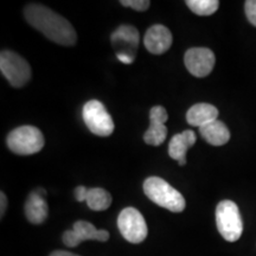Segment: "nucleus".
Instances as JSON below:
<instances>
[{
    "label": "nucleus",
    "mask_w": 256,
    "mask_h": 256,
    "mask_svg": "<svg viewBox=\"0 0 256 256\" xmlns=\"http://www.w3.org/2000/svg\"><path fill=\"white\" fill-rule=\"evenodd\" d=\"M28 23L44 34L54 43L72 46L76 43L78 34L70 22L49 8L40 4H31L24 10Z\"/></svg>",
    "instance_id": "obj_1"
},
{
    "label": "nucleus",
    "mask_w": 256,
    "mask_h": 256,
    "mask_svg": "<svg viewBox=\"0 0 256 256\" xmlns=\"http://www.w3.org/2000/svg\"><path fill=\"white\" fill-rule=\"evenodd\" d=\"M144 192L153 203L172 212H182L186 206L183 194L162 178H147L144 183Z\"/></svg>",
    "instance_id": "obj_2"
},
{
    "label": "nucleus",
    "mask_w": 256,
    "mask_h": 256,
    "mask_svg": "<svg viewBox=\"0 0 256 256\" xmlns=\"http://www.w3.org/2000/svg\"><path fill=\"white\" fill-rule=\"evenodd\" d=\"M6 142L8 148L16 154L30 156L42 151L46 140L37 127L20 126L8 134Z\"/></svg>",
    "instance_id": "obj_3"
},
{
    "label": "nucleus",
    "mask_w": 256,
    "mask_h": 256,
    "mask_svg": "<svg viewBox=\"0 0 256 256\" xmlns=\"http://www.w3.org/2000/svg\"><path fill=\"white\" fill-rule=\"evenodd\" d=\"M216 226L220 236L228 242H235L243 232V220L238 206L232 200H222L216 208Z\"/></svg>",
    "instance_id": "obj_4"
},
{
    "label": "nucleus",
    "mask_w": 256,
    "mask_h": 256,
    "mask_svg": "<svg viewBox=\"0 0 256 256\" xmlns=\"http://www.w3.org/2000/svg\"><path fill=\"white\" fill-rule=\"evenodd\" d=\"M82 116L86 126L95 136H110L114 132L113 119L98 100L88 101L82 110Z\"/></svg>",
    "instance_id": "obj_5"
},
{
    "label": "nucleus",
    "mask_w": 256,
    "mask_h": 256,
    "mask_svg": "<svg viewBox=\"0 0 256 256\" xmlns=\"http://www.w3.org/2000/svg\"><path fill=\"white\" fill-rule=\"evenodd\" d=\"M0 70L10 84L14 88L23 87L31 78L28 63L14 51H2L0 55Z\"/></svg>",
    "instance_id": "obj_6"
},
{
    "label": "nucleus",
    "mask_w": 256,
    "mask_h": 256,
    "mask_svg": "<svg viewBox=\"0 0 256 256\" xmlns=\"http://www.w3.org/2000/svg\"><path fill=\"white\" fill-rule=\"evenodd\" d=\"M118 226L121 235L127 240L128 242L142 243L147 238L148 228L144 216L136 208H124L118 217Z\"/></svg>",
    "instance_id": "obj_7"
},
{
    "label": "nucleus",
    "mask_w": 256,
    "mask_h": 256,
    "mask_svg": "<svg viewBox=\"0 0 256 256\" xmlns=\"http://www.w3.org/2000/svg\"><path fill=\"white\" fill-rule=\"evenodd\" d=\"M184 63L191 75L206 78L212 72L216 63L215 54L208 48H192L185 52Z\"/></svg>",
    "instance_id": "obj_8"
},
{
    "label": "nucleus",
    "mask_w": 256,
    "mask_h": 256,
    "mask_svg": "<svg viewBox=\"0 0 256 256\" xmlns=\"http://www.w3.org/2000/svg\"><path fill=\"white\" fill-rule=\"evenodd\" d=\"M108 238H110V232L107 230H98L87 220H78L74 224L72 230H66L63 234V243L69 248L78 247L80 243L86 240L106 242Z\"/></svg>",
    "instance_id": "obj_9"
},
{
    "label": "nucleus",
    "mask_w": 256,
    "mask_h": 256,
    "mask_svg": "<svg viewBox=\"0 0 256 256\" xmlns=\"http://www.w3.org/2000/svg\"><path fill=\"white\" fill-rule=\"evenodd\" d=\"M168 119V114L164 107L156 106L150 112V127L144 134V140L147 145L159 146L165 142L168 136V128L165 122Z\"/></svg>",
    "instance_id": "obj_10"
},
{
    "label": "nucleus",
    "mask_w": 256,
    "mask_h": 256,
    "mask_svg": "<svg viewBox=\"0 0 256 256\" xmlns=\"http://www.w3.org/2000/svg\"><path fill=\"white\" fill-rule=\"evenodd\" d=\"M144 44L153 55H162L172 46V34L164 25H153L146 31Z\"/></svg>",
    "instance_id": "obj_11"
},
{
    "label": "nucleus",
    "mask_w": 256,
    "mask_h": 256,
    "mask_svg": "<svg viewBox=\"0 0 256 256\" xmlns=\"http://www.w3.org/2000/svg\"><path fill=\"white\" fill-rule=\"evenodd\" d=\"M44 194H46L44 190L31 192L26 203H25V216L28 222L32 224H42L46 220L48 214H49V208H48Z\"/></svg>",
    "instance_id": "obj_12"
},
{
    "label": "nucleus",
    "mask_w": 256,
    "mask_h": 256,
    "mask_svg": "<svg viewBox=\"0 0 256 256\" xmlns=\"http://www.w3.org/2000/svg\"><path fill=\"white\" fill-rule=\"evenodd\" d=\"M197 138L194 130H188L184 132L176 134L168 144V154L172 159L177 160L179 165L186 164V152L194 145Z\"/></svg>",
    "instance_id": "obj_13"
},
{
    "label": "nucleus",
    "mask_w": 256,
    "mask_h": 256,
    "mask_svg": "<svg viewBox=\"0 0 256 256\" xmlns=\"http://www.w3.org/2000/svg\"><path fill=\"white\" fill-rule=\"evenodd\" d=\"M218 110L210 104H197L192 106L186 113V121L194 127H203L204 124L217 120Z\"/></svg>",
    "instance_id": "obj_14"
},
{
    "label": "nucleus",
    "mask_w": 256,
    "mask_h": 256,
    "mask_svg": "<svg viewBox=\"0 0 256 256\" xmlns=\"http://www.w3.org/2000/svg\"><path fill=\"white\" fill-rule=\"evenodd\" d=\"M200 136L206 142L214 146H223L230 140L228 127L222 121L215 120L200 128Z\"/></svg>",
    "instance_id": "obj_15"
},
{
    "label": "nucleus",
    "mask_w": 256,
    "mask_h": 256,
    "mask_svg": "<svg viewBox=\"0 0 256 256\" xmlns=\"http://www.w3.org/2000/svg\"><path fill=\"white\" fill-rule=\"evenodd\" d=\"M110 40L113 44H124L134 51L139 46V31L132 25H121L112 34Z\"/></svg>",
    "instance_id": "obj_16"
},
{
    "label": "nucleus",
    "mask_w": 256,
    "mask_h": 256,
    "mask_svg": "<svg viewBox=\"0 0 256 256\" xmlns=\"http://www.w3.org/2000/svg\"><path fill=\"white\" fill-rule=\"evenodd\" d=\"M86 203L89 209L94 211L107 210L112 204V196L108 191L101 188H88Z\"/></svg>",
    "instance_id": "obj_17"
},
{
    "label": "nucleus",
    "mask_w": 256,
    "mask_h": 256,
    "mask_svg": "<svg viewBox=\"0 0 256 256\" xmlns=\"http://www.w3.org/2000/svg\"><path fill=\"white\" fill-rule=\"evenodd\" d=\"M185 4L198 16H211L218 10V0H186Z\"/></svg>",
    "instance_id": "obj_18"
},
{
    "label": "nucleus",
    "mask_w": 256,
    "mask_h": 256,
    "mask_svg": "<svg viewBox=\"0 0 256 256\" xmlns=\"http://www.w3.org/2000/svg\"><path fill=\"white\" fill-rule=\"evenodd\" d=\"M120 4L124 6V8H130L136 11H146L148 10L151 2L148 0H121Z\"/></svg>",
    "instance_id": "obj_19"
},
{
    "label": "nucleus",
    "mask_w": 256,
    "mask_h": 256,
    "mask_svg": "<svg viewBox=\"0 0 256 256\" xmlns=\"http://www.w3.org/2000/svg\"><path fill=\"white\" fill-rule=\"evenodd\" d=\"M244 11L249 23L256 26V0H247L244 2Z\"/></svg>",
    "instance_id": "obj_20"
},
{
    "label": "nucleus",
    "mask_w": 256,
    "mask_h": 256,
    "mask_svg": "<svg viewBox=\"0 0 256 256\" xmlns=\"http://www.w3.org/2000/svg\"><path fill=\"white\" fill-rule=\"evenodd\" d=\"M87 194H88V188L86 186H82V185H80V186L75 188L76 200L86 202V200H87Z\"/></svg>",
    "instance_id": "obj_21"
},
{
    "label": "nucleus",
    "mask_w": 256,
    "mask_h": 256,
    "mask_svg": "<svg viewBox=\"0 0 256 256\" xmlns=\"http://www.w3.org/2000/svg\"><path fill=\"white\" fill-rule=\"evenodd\" d=\"M116 57H118V60H119L120 62L124 63V64H132L133 60H134V57L130 56V55H127V54L116 52Z\"/></svg>",
    "instance_id": "obj_22"
},
{
    "label": "nucleus",
    "mask_w": 256,
    "mask_h": 256,
    "mask_svg": "<svg viewBox=\"0 0 256 256\" xmlns=\"http://www.w3.org/2000/svg\"><path fill=\"white\" fill-rule=\"evenodd\" d=\"M0 200H2V206H0V216H2V218L5 215L6 209H8V197H6V194H4V192H2V194H0Z\"/></svg>",
    "instance_id": "obj_23"
},
{
    "label": "nucleus",
    "mask_w": 256,
    "mask_h": 256,
    "mask_svg": "<svg viewBox=\"0 0 256 256\" xmlns=\"http://www.w3.org/2000/svg\"><path fill=\"white\" fill-rule=\"evenodd\" d=\"M50 256H80V255H76L74 254V252H66V250H55L51 252Z\"/></svg>",
    "instance_id": "obj_24"
}]
</instances>
